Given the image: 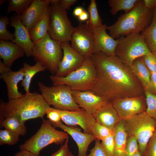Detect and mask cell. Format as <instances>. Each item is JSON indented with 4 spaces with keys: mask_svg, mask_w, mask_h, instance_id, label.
Wrapping results in <instances>:
<instances>
[{
    "mask_svg": "<svg viewBox=\"0 0 156 156\" xmlns=\"http://www.w3.org/2000/svg\"><path fill=\"white\" fill-rule=\"evenodd\" d=\"M139 151L138 144L136 138L133 136H127L124 156H133Z\"/></svg>",
    "mask_w": 156,
    "mask_h": 156,
    "instance_id": "cell-36",
    "label": "cell"
},
{
    "mask_svg": "<svg viewBox=\"0 0 156 156\" xmlns=\"http://www.w3.org/2000/svg\"><path fill=\"white\" fill-rule=\"evenodd\" d=\"M24 71V77L21 85L23 88L25 94H30V83L33 77L37 73L44 71L46 69L39 62H36L33 66H31L26 63H23V67Z\"/></svg>",
    "mask_w": 156,
    "mask_h": 156,
    "instance_id": "cell-26",
    "label": "cell"
},
{
    "mask_svg": "<svg viewBox=\"0 0 156 156\" xmlns=\"http://www.w3.org/2000/svg\"><path fill=\"white\" fill-rule=\"evenodd\" d=\"M14 156H35L30 152L26 150H22L17 152Z\"/></svg>",
    "mask_w": 156,
    "mask_h": 156,
    "instance_id": "cell-47",
    "label": "cell"
},
{
    "mask_svg": "<svg viewBox=\"0 0 156 156\" xmlns=\"http://www.w3.org/2000/svg\"><path fill=\"white\" fill-rule=\"evenodd\" d=\"M5 119L4 110L2 100L0 99V124Z\"/></svg>",
    "mask_w": 156,
    "mask_h": 156,
    "instance_id": "cell-50",
    "label": "cell"
},
{
    "mask_svg": "<svg viewBox=\"0 0 156 156\" xmlns=\"http://www.w3.org/2000/svg\"><path fill=\"white\" fill-rule=\"evenodd\" d=\"M77 1L76 0H57V3L60 6L66 10H69L71 6Z\"/></svg>",
    "mask_w": 156,
    "mask_h": 156,
    "instance_id": "cell-44",
    "label": "cell"
},
{
    "mask_svg": "<svg viewBox=\"0 0 156 156\" xmlns=\"http://www.w3.org/2000/svg\"><path fill=\"white\" fill-rule=\"evenodd\" d=\"M63 55L55 76L64 77L75 70L83 64L85 58L72 47L69 42H61Z\"/></svg>",
    "mask_w": 156,
    "mask_h": 156,
    "instance_id": "cell-14",
    "label": "cell"
},
{
    "mask_svg": "<svg viewBox=\"0 0 156 156\" xmlns=\"http://www.w3.org/2000/svg\"><path fill=\"white\" fill-rule=\"evenodd\" d=\"M145 90L156 95V72L151 73L150 82L147 88Z\"/></svg>",
    "mask_w": 156,
    "mask_h": 156,
    "instance_id": "cell-43",
    "label": "cell"
},
{
    "mask_svg": "<svg viewBox=\"0 0 156 156\" xmlns=\"http://www.w3.org/2000/svg\"><path fill=\"white\" fill-rule=\"evenodd\" d=\"M5 0H1L0 1V5L4 3L5 1Z\"/></svg>",
    "mask_w": 156,
    "mask_h": 156,
    "instance_id": "cell-52",
    "label": "cell"
},
{
    "mask_svg": "<svg viewBox=\"0 0 156 156\" xmlns=\"http://www.w3.org/2000/svg\"><path fill=\"white\" fill-rule=\"evenodd\" d=\"M93 116L96 122L114 131L118 123L122 120L111 101L98 109Z\"/></svg>",
    "mask_w": 156,
    "mask_h": 156,
    "instance_id": "cell-20",
    "label": "cell"
},
{
    "mask_svg": "<svg viewBox=\"0 0 156 156\" xmlns=\"http://www.w3.org/2000/svg\"><path fill=\"white\" fill-rule=\"evenodd\" d=\"M151 73L156 72V57L152 54L142 57Z\"/></svg>",
    "mask_w": 156,
    "mask_h": 156,
    "instance_id": "cell-40",
    "label": "cell"
},
{
    "mask_svg": "<svg viewBox=\"0 0 156 156\" xmlns=\"http://www.w3.org/2000/svg\"><path fill=\"white\" fill-rule=\"evenodd\" d=\"M127 136L136 138L139 150L142 156L155 130L156 121L146 112L122 120Z\"/></svg>",
    "mask_w": 156,
    "mask_h": 156,
    "instance_id": "cell-7",
    "label": "cell"
},
{
    "mask_svg": "<svg viewBox=\"0 0 156 156\" xmlns=\"http://www.w3.org/2000/svg\"><path fill=\"white\" fill-rule=\"evenodd\" d=\"M88 10L89 18L86 24L93 30L102 26L103 24L98 12L96 0L90 1Z\"/></svg>",
    "mask_w": 156,
    "mask_h": 156,
    "instance_id": "cell-30",
    "label": "cell"
},
{
    "mask_svg": "<svg viewBox=\"0 0 156 156\" xmlns=\"http://www.w3.org/2000/svg\"><path fill=\"white\" fill-rule=\"evenodd\" d=\"M147 108L146 112L156 121V95L151 92L144 91Z\"/></svg>",
    "mask_w": 156,
    "mask_h": 156,
    "instance_id": "cell-33",
    "label": "cell"
},
{
    "mask_svg": "<svg viewBox=\"0 0 156 156\" xmlns=\"http://www.w3.org/2000/svg\"><path fill=\"white\" fill-rule=\"evenodd\" d=\"M111 101L122 119L146 111L147 105L144 95L115 99Z\"/></svg>",
    "mask_w": 156,
    "mask_h": 156,
    "instance_id": "cell-12",
    "label": "cell"
},
{
    "mask_svg": "<svg viewBox=\"0 0 156 156\" xmlns=\"http://www.w3.org/2000/svg\"><path fill=\"white\" fill-rule=\"evenodd\" d=\"M68 135L65 131L56 129L49 120L43 119L37 132L19 148L20 150H27L39 156L41 150L51 144L62 145L69 138Z\"/></svg>",
    "mask_w": 156,
    "mask_h": 156,
    "instance_id": "cell-6",
    "label": "cell"
},
{
    "mask_svg": "<svg viewBox=\"0 0 156 156\" xmlns=\"http://www.w3.org/2000/svg\"><path fill=\"white\" fill-rule=\"evenodd\" d=\"M72 95L79 107L93 116L98 109L109 101L91 90H72Z\"/></svg>",
    "mask_w": 156,
    "mask_h": 156,
    "instance_id": "cell-16",
    "label": "cell"
},
{
    "mask_svg": "<svg viewBox=\"0 0 156 156\" xmlns=\"http://www.w3.org/2000/svg\"><path fill=\"white\" fill-rule=\"evenodd\" d=\"M9 25L14 29V38L12 42L24 50L27 57L31 56L34 43L29 31L22 22L21 16L14 14L10 18Z\"/></svg>",
    "mask_w": 156,
    "mask_h": 156,
    "instance_id": "cell-15",
    "label": "cell"
},
{
    "mask_svg": "<svg viewBox=\"0 0 156 156\" xmlns=\"http://www.w3.org/2000/svg\"><path fill=\"white\" fill-rule=\"evenodd\" d=\"M52 0H33L21 15L22 23L29 31L48 10Z\"/></svg>",
    "mask_w": 156,
    "mask_h": 156,
    "instance_id": "cell-17",
    "label": "cell"
},
{
    "mask_svg": "<svg viewBox=\"0 0 156 156\" xmlns=\"http://www.w3.org/2000/svg\"><path fill=\"white\" fill-rule=\"evenodd\" d=\"M91 58L97 75L91 90L95 94L109 101L144 95V88L130 68L116 55L99 52Z\"/></svg>",
    "mask_w": 156,
    "mask_h": 156,
    "instance_id": "cell-1",
    "label": "cell"
},
{
    "mask_svg": "<svg viewBox=\"0 0 156 156\" xmlns=\"http://www.w3.org/2000/svg\"><path fill=\"white\" fill-rule=\"evenodd\" d=\"M49 28L48 33L52 39L61 42H69L74 27L68 18L67 11L52 0L49 8Z\"/></svg>",
    "mask_w": 156,
    "mask_h": 156,
    "instance_id": "cell-9",
    "label": "cell"
},
{
    "mask_svg": "<svg viewBox=\"0 0 156 156\" xmlns=\"http://www.w3.org/2000/svg\"><path fill=\"white\" fill-rule=\"evenodd\" d=\"M7 13L14 12L21 16L31 3L33 0H8Z\"/></svg>",
    "mask_w": 156,
    "mask_h": 156,
    "instance_id": "cell-31",
    "label": "cell"
},
{
    "mask_svg": "<svg viewBox=\"0 0 156 156\" xmlns=\"http://www.w3.org/2000/svg\"><path fill=\"white\" fill-rule=\"evenodd\" d=\"M114 156H124L127 135L122 120L118 123L114 130Z\"/></svg>",
    "mask_w": 156,
    "mask_h": 156,
    "instance_id": "cell-27",
    "label": "cell"
},
{
    "mask_svg": "<svg viewBox=\"0 0 156 156\" xmlns=\"http://www.w3.org/2000/svg\"><path fill=\"white\" fill-rule=\"evenodd\" d=\"M153 16L152 10L145 7L143 0H138L130 11L121 15L107 29L115 39L130 33L140 34L150 24Z\"/></svg>",
    "mask_w": 156,
    "mask_h": 156,
    "instance_id": "cell-3",
    "label": "cell"
},
{
    "mask_svg": "<svg viewBox=\"0 0 156 156\" xmlns=\"http://www.w3.org/2000/svg\"><path fill=\"white\" fill-rule=\"evenodd\" d=\"M143 156H156V128L147 145Z\"/></svg>",
    "mask_w": 156,
    "mask_h": 156,
    "instance_id": "cell-39",
    "label": "cell"
},
{
    "mask_svg": "<svg viewBox=\"0 0 156 156\" xmlns=\"http://www.w3.org/2000/svg\"><path fill=\"white\" fill-rule=\"evenodd\" d=\"M107 26L103 25L93 30L94 33V53L103 52L108 56L115 55L118 39H115L106 32Z\"/></svg>",
    "mask_w": 156,
    "mask_h": 156,
    "instance_id": "cell-18",
    "label": "cell"
},
{
    "mask_svg": "<svg viewBox=\"0 0 156 156\" xmlns=\"http://www.w3.org/2000/svg\"><path fill=\"white\" fill-rule=\"evenodd\" d=\"M11 70V68L6 66L0 60V74L8 72Z\"/></svg>",
    "mask_w": 156,
    "mask_h": 156,
    "instance_id": "cell-48",
    "label": "cell"
},
{
    "mask_svg": "<svg viewBox=\"0 0 156 156\" xmlns=\"http://www.w3.org/2000/svg\"><path fill=\"white\" fill-rule=\"evenodd\" d=\"M84 10L83 8L81 6H78L75 8L74 9L73 14V15L75 16L78 17Z\"/></svg>",
    "mask_w": 156,
    "mask_h": 156,
    "instance_id": "cell-49",
    "label": "cell"
},
{
    "mask_svg": "<svg viewBox=\"0 0 156 156\" xmlns=\"http://www.w3.org/2000/svg\"><path fill=\"white\" fill-rule=\"evenodd\" d=\"M10 24V18L7 15L0 17V39L12 41L14 39V34L10 32L7 29V26Z\"/></svg>",
    "mask_w": 156,
    "mask_h": 156,
    "instance_id": "cell-34",
    "label": "cell"
},
{
    "mask_svg": "<svg viewBox=\"0 0 156 156\" xmlns=\"http://www.w3.org/2000/svg\"><path fill=\"white\" fill-rule=\"evenodd\" d=\"M138 0H108V5L111 8V14L116 15L120 11L123 10L125 13L130 11Z\"/></svg>",
    "mask_w": 156,
    "mask_h": 156,
    "instance_id": "cell-28",
    "label": "cell"
},
{
    "mask_svg": "<svg viewBox=\"0 0 156 156\" xmlns=\"http://www.w3.org/2000/svg\"><path fill=\"white\" fill-rule=\"evenodd\" d=\"M33 43L31 56L55 75L63 55L61 42L52 39L48 33Z\"/></svg>",
    "mask_w": 156,
    "mask_h": 156,
    "instance_id": "cell-5",
    "label": "cell"
},
{
    "mask_svg": "<svg viewBox=\"0 0 156 156\" xmlns=\"http://www.w3.org/2000/svg\"><path fill=\"white\" fill-rule=\"evenodd\" d=\"M0 125V126H1L19 136L24 135L27 132V128L25 124L21 123L14 117H8L5 118Z\"/></svg>",
    "mask_w": 156,
    "mask_h": 156,
    "instance_id": "cell-29",
    "label": "cell"
},
{
    "mask_svg": "<svg viewBox=\"0 0 156 156\" xmlns=\"http://www.w3.org/2000/svg\"><path fill=\"white\" fill-rule=\"evenodd\" d=\"M96 70L90 57L85 59L81 65L64 77L51 75L53 86L66 85L72 90L85 91L92 89L97 79Z\"/></svg>",
    "mask_w": 156,
    "mask_h": 156,
    "instance_id": "cell-4",
    "label": "cell"
},
{
    "mask_svg": "<svg viewBox=\"0 0 156 156\" xmlns=\"http://www.w3.org/2000/svg\"><path fill=\"white\" fill-rule=\"evenodd\" d=\"M25 55L24 50L15 43L0 40V58L3 63L11 68L14 62Z\"/></svg>",
    "mask_w": 156,
    "mask_h": 156,
    "instance_id": "cell-22",
    "label": "cell"
},
{
    "mask_svg": "<svg viewBox=\"0 0 156 156\" xmlns=\"http://www.w3.org/2000/svg\"><path fill=\"white\" fill-rule=\"evenodd\" d=\"M118 39L115 55L130 67L136 59L152 54L140 34L130 33Z\"/></svg>",
    "mask_w": 156,
    "mask_h": 156,
    "instance_id": "cell-8",
    "label": "cell"
},
{
    "mask_svg": "<svg viewBox=\"0 0 156 156\" xmlns=\"http://www.w3.org/2000/svg\"><path fill=\"white\" fill-rule=\"evenodd\" d=\"M145 7L147 9L152 10L156 8V0H143Z\"/></svg>",
    "mask_w": 156,
    "mask_h": 156,
    "instance_id": "cell-45",
    "label": "cell"
},
{
    "mask_svg": "<svg viewBox=\"0 0 156 156\" xmlns=\"http://www.w3.org/2000/svg\"><path fill=\"white\" fill-rule=\"evenodd\" d=\"M19 135L9 130L5 129L0 130V145L7 144L13 145L19 140Z\"/></svg>",
    "mask_w": 156,
    "mask_h": 156,
    "instance_id": "cell-32",
    "label": "cell"
},
{
    "mask_svg": "<svg viewBox=\"0 0 156 156\" xmlns=\"http://www.w3.org/2000/svg\"><path fill=\"white\" fill-rule=\"evenodd\" d=\"M2 101L5 118L14 117L23 124L30 119L40 118L43 120L47 108L50 107L41 94L36 92L25 94L7 103Z\"/></svg>",
    "mask_w": 156,
    "mask_h": 156,
    "instance_id": "cell-2",
    "label": "cell"
},
{
    "mask_svg": "<svg viewBox=\"0 0 156 156\" xmlns=\"http://www.w3.org/2000/svg\"><path fill=\"white\" fill-rule=\"evenodd\" d=\"M78 19L81 22L88 20L89 18L88 12L84 10L82 14L78 17Z\"/></svg>",
    "mask_w": 156,
    "mask_h": 156,
    "instance_id": "cell-46",
    "label": "cell"
},
{
    "mask_svg": "<svg viewBox=\"0 0 156 156\" xmlns=\"http://www.w3.org/2000/svg\"><path fill=\"white\" fill-rule=\"evenodd\" d=\"M152 10L153 16L151 22L140 34L148 49L156 57V8Z\"/></svg>",
    "mask_w": 156,
    "mask_h": 156,
    "instance_id": "cell-23",
    "label": "cell"
},
{
    "mask_svg": "<svg viewBox=\"0 0 156 156\" xmlns=\"http://www.w3.org/2000/svg\"><path fill=\"white\" fill-rule=\"evenodd\" d=\"M70 41L73 48L85 59L91 57L93 54L94 32L86 24L80 22L74 27Z\"/></svg>",
    "mask_w": 156,
    "mask_h": 156,
    "instance_id": "cell-11",
    "label": "cell"
},
{
    "mask_svg": "<svg viewBox=\"0 0 156 156\" xmlns=\"http://www.w3.org/2000/svg\"><path fill=\"white\" fill-rule=\"evenodd\" d=\"M133 156H143L139 151L137 152Z\"/></svg>",
    "mask_w": 156,
    "mask_h": 156,
    "instance_id": "cell-51",
    "label": "cell"
},
{
    "mask_svg": "<svg viewBox=\"0 0 156 156\" xmlns=\"http://www.w3.org/2000/svg\"><path fill=\"white\" fill-rule=\"evenodd\" d=\"M58 127L70 135L76 142L78 149L77 156H86L88 146L96 138L91 134L81 131V129L76 126H68L64 124L62 121L53 127Z\"/></svg>",
    "mask_w": 156,
    "mask_h": 156,
    "instance_id": "cell-19",
    "label": "cell"
},
{
    "mask_svg": "<svg viewBox=\"0 0 156 156\" xmlns=\"http://www.w3.org/2000/svg\"><path fill=\"white\" fill-rule=\"evenodd\" d=\"M94 146L86 156H107L103 148L100 141L96 139Z\"/></svg>",
    "mask_w": 156,
    "mask_h": 156,
    "instance_id": "cell-42",
    "label": "cell"
},
{
    "mask_svg": "<svg viewBox=\"0 0 156 156\" xmlns=\"http://www.w3.org/2000/svg\"><path fill=\"white\" fill-rule=\"evenodd\" d=\"M39 90L46 102L55 108L68 111H75L80 108L72 96V90L66 85L49 87L38 82Z\"/></svg>",
    "mask_w": 156,
    "mask_h": 156,
    "instance_id": "cell-10",
    "label": "cell"
},
{
    "mask_svg": "<svg viewBox=\"0 0 156 156\" xmlns=\"http://www.w3.org/2000/svg\"><path fill=\"white\" fill-rule=\"evenodd\" d=\"M68 142V138L64 144L62 145L57 151L52 153L50 156H74L70 151Z\"/></svg>",
    "mask_w": 156,
    "mask_h": 156,
    "instance_id": "cell-41",
    "label": "cell"
},
{
    "mask_svg": "<svg viewBox=\"0 0 156 156\" xmlns=\"http://www.w3.org/2000/svg\"><path fill=\"white\" fill-rule=\"evenodd\" d=\"M46 114L53 126L62 121L60 115L55 108L49 107L46 110Z\"/></svg>",
    "mask_w": 156,
    "mask_h": 156,
    "instance_id": "cell-38",
    "label": "cell"
},
{
    "mask_svg": "<svg viewBox=\"0 0 156 156\" xmlns=\"http://www.w3.org/2000/svg\"><path fill=\"white\" fill-rule=\"evenodd\" d=\"M24 77V71L23 67L18 70H11L0 74V79L6 83L9 100L21 97L24 94L19 91L18 83Z\"/></svg>",
    "mask_w": 156,
    "mask_h": 156,
    "instance_id": "cell-21",
    "label": "cell"
},
{
    "mask_svg": "<svg viewBox=\"0 0 156 156\" xmlns=\"http://www.w3.org/2000/svg\"><path fill=\"white\" fill-rule=\"evenodd\" d=\"M114 134V131L96 121L92 129V134L96 139L102 141L108 136Z\"/></svg>",
    "mask_w": 156,
    "mask_h": 156,
    "instance_id": "cell-35",
    "label": "cell"
},
{
    "mask_svg": "<svg viewBox=\"0 0 156 156\" xmlns=\"http://www.w3.org/2000/svg\"><path fill=\"white\" fill-rule=\"evenodd\" d=\"M56 110L60 115L61 120L66 125H78L82 129L84 132L92 134L96 121L94 116L84 109L80 108L75 111Z\"/></svg>",
    "mask_w": 156,
    "mask_h": 156,
    "instance_id": "cell-13",
    "label": "cell"
},
{
    "mask_svg": "<svg viewBox=\"0 0 156 156\" xmlns=\"http://www.w3.org/2000/svg\"><path fill=\"white\" fill-rule=\"evenodd\" d=\"M50 14L49 9L29 31L30 38L33 42L44 37L49 28Z\"/></svg>",
    "mask_w": 156,
    "mask_h": 156,
    "instance_id": "cell-25",
    "label": "cell"
},
{
    "mask_svg": "<svg viewBox=\"0 0 156 156\" xmlns=\"http://www.w3.org/2000/svg\"><path fill=\"white\" fill-rule=\"evenodd\" d=\"M101 141V146L107 156H114V134L108 136Z\"/></svg>",
    "mask_w": 156,
    "mask_h": 156,
    "instance_id": "cell-37",
    "label": "cell"
},
{
    "mask_svg": "<svg viewBox=\"0 0 156 156\" xmlns=\"http://www.w3.org/2000/svg\"><path fill=\"white\" fill-rule=\"evenodd\" d=\"M131 70L141 83L144 91L149 84L151 72L145 64L142 57L135 60L130 67Z\"/></svg>",
    "mask_w": 156,
    "mask_h": 156,
    "instance_id": "cell-24",
    "label": "cell"
}]
</instances>
